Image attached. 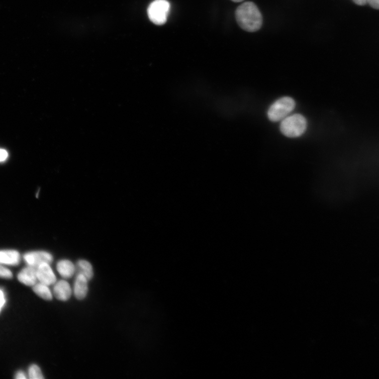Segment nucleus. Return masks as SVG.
Returning <instances> with one entry per match:
<instances>
[{"mask_svg":"<svg viewBox=\"0 0 379 379\" xmlns=\"http://www.w3.org/2000/svg\"><path fill=\"white\" fill-rule=\"evenodd\" d=\"M236 18L239 26L244 30L253 32L262 25V16L257 6L252 2L243 3L238 7Z\"/></svg>","mask_w":379,"mask_h":379,"instance_id":"obj_1","label":"nucleus"},{"mask_svg":"<svg viewBox=\"0 0 379 379\" xmlns=\"http://www.w3.org/2000/svg\"><path fill=\"white\" fill-rule=\"evenodd\" d=\"M307 127V120L301 115H294L285 118L281 122L280 130L289 138H297L302 136Z\"/></svg>","mask_w":379,"mask_h":379,"instance_id":"obj_2","label":"nucleus"},{"mask_svg":"<svg viewBox=\"0 0 379 379\" xmlns=\"http://www.w3.org/2000/svg\"><path fill=\"white\" fill-rule=\"evenodd\" d=\"M295 105V102L292 98H280L270 107L267 112V116L272 122L283 120L294 110Z\"/></svg>","mask_w":379,"mask_h":379,"instance_id":"obj_3","label":"nucleus"},{"mask_svg":"<svg viewBox=\"0 0 379 379\" xmlns=\"http://www.w3.org/2000/svg\"><path fill=\"white\" fill-rule=\"evenodd\" d=\"M170 4L167 0H154L148 8L150 21L157 26L164 25L170 13Z\"/></svg>","mask_w":379,"mask_h":379,"instance_id":"obj_4","label":"nucleus"},{"mask_svg":"<svg viewBox=\"0 0 379 379\" xmlns=\"http://www.w3.org/2000/svg\"><path fill=\"white\" fill-rule=\"evenodd\" d=\"M24 258L28 265L37 267L44 263L50 264L53 259L51 253L43 251L28 252L24 255Z\"/></svg>","mask_w":379,"mask_h":379,"instance_id":"obj_5","label":"nucleus"},{"mask_svg":"<svg viewBox=\"0 0 379 379\" xmlns=\"http://www.w3.org/2000/svg\"><path fill=\"white\" fill-rule=\"evenodd\" d=\"M37 275L39 282L48 286L57 282V277L49 263H44L37 267Z\"/></svg>","mask_w":379,"mask_h":379,"instance_id":"obj_6","label":"nucleus"},{"mask_svg":"<svg viewBox=\"0 0 379 379\" xmlns=\"http://www.w3.org/2000/svg\"><path fill=\"white\" fill-rule=\"evenodd\" d=\"M53 293L58 300L66 302L71 298L72 292L70 284L65 280H61L54 284Z\"/></svg>","mask_w":379,"mask_h":379,"instance_id":"obj_7","label":"nucleus"},{"mask_svg":"<svg viewBox=\"0 0 379 379\" xmlns=\"http://www.w3.org/2000/svg\"><path fill=\"white\" fill-rule=\"evenodd\" d=\"M37 267L28 265L22 269L18 275L19 281L27 286H35L38 280Z\"/></svg>","mask_w":379,"mask_h":379,"instance_id":"obj_8","label":"nucleus"},{"mask_svg":"<svg viewBox=\"0 0 379 379\" xmlns=\"http://www.w3.org/2000/svg\"><path fill=\"white\" fill-rule=\"evenodd\" d=\"M88 281L87 278L82 274H77L75 278L73 287V293L78 300H83L88 293Z\"/></svg>","mask_w":379,"mask_h":379,"instance_id":"obj_9","label":"nucleus"},{"mask_svg":"<svg viewBox=\"0 0 379 379\" xmlns=\"http://www.w3.org/2000/svg\"><path fill=\"white\" fill-rule=\"evenodd\" d=\"M21 260L20 254L16 250H7L0 251V264L16 265Z\"/></svg>","mask_w":379,"mask_h":379,"instance_id":"obj_10","label":"nucleus"},{"mask_svg":"<svg viewBox=\"0 0 379 379\" xmlns=\"http://www.w3.org/2000/svg\"><path fill=\"white\" fill-rule=\"evenodd\" d=\"M57 269L60 275L66 279L73 276L76 271L74 264L70 260L63 259L57 264Z\"/></svg>","mask_w":379,"mask_h":379,"instance_id":"obj_11","label":"nucleus"},{"mask_svg":"<svg viewBox=\"0 0 379 379\" xmlns=\"http://www.w3.org/2000/svg\"><path fill=\"white\" fill-rule=\"evenodd\" d=\"M75 267L78 274H83L88 281L92 279L93 276V270L90 262L85 260H79Z\"/></svg>","mask_w":379,"mask_h":379,"instance_id":"obj_12","label":"nucleus"},{"mask_svg":"<svg viewBox=\"0 0 379 379\" xmlns=\"http://www.w3.org/2000/svg\"><path fill=\"white\" fill-rule=\"evenodd\" d=\"M33 291L38 296L44 300L50 301L53 299V295L50 289L48 287V286L46 285L41 282L37 283L35 286H33Z\"/></svg>","mask_w":379,"mask_h":379,"instance_id":"obj_13","label":"nucleus"},{"mask_svg":"<svg viewBox=\"0 0 379 379\" xmlns=\"http://www.w3.org/2000/svg\"><path fill=\"white\" fill-rule=\"evenodd\" d=\"M29 377L31 379H43L44 378L39 366L36 364H32L29 367Z\"/></svg>","mask_w":379,"mask_h":379,"instance_id":"obj_14","label":"nucleus"},{"mask_svg":"<svg viewBox=\"0 0 379 379\" xmlns=\"http://www.w3.org/2000/svg\"><path fill=\"white\" fill-rule=\"evenodd\" d=\"M13 273L9 269L0 264V277L4 278H11L13 277Z\"/></svg>","mask_w":379,"mask_h":379,"instance_id":"obj_15","label":"nucleus"},{"mask_svg":"<svg viewBox=\"0 0 379 379\" xmlns=\"http://www.w3.org/2000/svg\"><path fill=\"white\" fill-rule=\"evenodd\" d=\"M8 157V153L4 149H0V162L6 161Z\"/></svg>","mask_w":379,"mask_h":379,"instance_id":"obj_16","label":"nucleus"},{"mask_svg":"<svg viewBox=\"0 0 379 379\" xmlns=\"http://www.w3.org/2000/svg\"><path fill=\"white\" fill-rule=\"evenodd\" d=\"M367 4L373 9L379 10V0H367Z\"/></svg>","mask_w":379,"mask_h":379,"instance_id":"obj_17","label":"nucleus"},{"mask_svg":"<svg viewBox=\"0 0 379 379\" xmlns=\"http://www.w3.org/2000/svg\"><path fill=\"white\" fill-rule=\"evenodd\" d=\"M6 303V299L4 292L0 289V311Z\"/></svg>","mask_w":379,"mask_h":379,"instance_id":"obj_18","label":"nucleus"},{"mask_svg":"<svg viewBox=\"0 0 379 379\" xmlns=\"http://www.w3.org/2000/svg\"><path fill=\"white\" fill-rule=\"evenodd\" d=\"M356 5L360 6H365L367 4V0H352Z\"/></svg>","mask_w":379,"mask_h":379,"instance_id":"obj_19","label":"nucleus"},{"mask_svg":"<svg viewBox=\"0 0 379 379\" xmlns=\"http://www.w3.org/2000/svg\"><path fill=\"white\" fill-rule=\"evenodd\" d=\"M27 377L25 375V374L22 371L18 372L16 376V378L17 379H25Z\"/></svg>","mask_w":379,"mask_h":379,"instance_id":"obj_20","label":"nucleus"},{"mask_svg":"<svg viewBox=\"0 0 379 379\" xmlns=\"http://www.w3.org/2000/svg\"><path fill=\"white\" fill-rule=\"evenodd\" d=\"M232 2L235 3H240L243 1V0H231Z\"/></svg>","mask_w":379,"mask_h":379,"instance_id":"obj_21","label":"nucleus"}]
</instances>
